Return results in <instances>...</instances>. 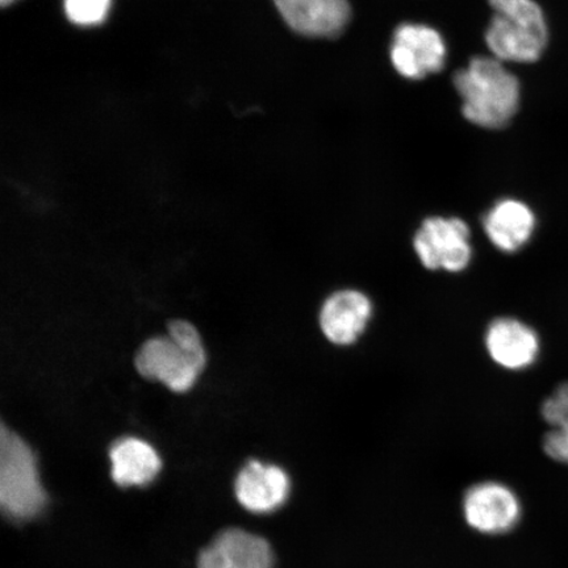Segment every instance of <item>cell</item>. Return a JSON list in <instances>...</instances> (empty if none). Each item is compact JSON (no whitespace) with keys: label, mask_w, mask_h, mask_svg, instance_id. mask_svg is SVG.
Here are the masks:
<instances>
[{"label":"cell","mask_w":568,"mask_h":568,"mask_svg":"<svg viewBox=\"0 0 568 568\" xmlns=\"http://www.w3.org/2000/svg\"><path fill=\"white\" fill-rule=\"evenodd\" d=\"M286 24L312 39H335L352 19L349 0H274Z\"/></svg>","instance_id":"cell-10"},{"label":"cell","mask_w":568,"mask_h":568,"mask_svg":"<svg viewBox=\"0 0 568 568\" xmlns=\"http://www.w3.org/2000/svg\"><path fill=\"white\" fill-rule=\"evenodd\" d=\"M374 316L371 296L357 288L332 293L318 312V326L329 344L347 347L365 335Z\"/></svg>","instance_id":"cell-7"},{"label":"cell","mask_w":568,"mask_h":568,"mask_svg":"<svg viewBox=\"0 0 568 568\" xmlns=\"http://www.w3.org/2000/svg\"><path fill=\"white\" fill-rule=\"evenodd\" d=\"M454 87L468 122L487 130L507 126L520 105V83L495 57H474L454 75Z\"/></svg>","instance_id":"cell-1"},{"label":"cell","mask_w":568,"mask_h":568,"mask_svg":"<svg viewBox=\"0 0 568 568\" xmlns=\"http://www.w3.org/2000/svg\"><path fill=\"white\" fill-rule=\"evenodd\" d=\"M414 251L430 272L464 273L474 257L470 226L458 217L426 219L415 233Z\"/></svg>","instance_id":"cell-5"},{"label":"cell","mask_w":568,"mask_h":568,"mask_svg":"<svg viewBox=\"0 0 568 568\" xmlns=\"http://www.w3.org/2000/svg\"><path fill=\"white\" fill-rule=\"evenodd\" d=\"M485 346L494 364L510 372L536 364L541 351L537 332L515 317H497L487 326Z\"/></svg>","instance_id":"cell-11"},{"label":"cell","mask_w":568,"mask_h":568,"mask_svg":"<svg viewBox=\"0 0 568 568\" xmlns=\"http://www.w3.org/2000/svg\"><path fill=\"white\" fill-rule=\"evenodd\" d=\"M272 545L239 528L225 529L199 554L197 568H274Z\"/></svg>","instance_id":"cell-12"},{"label":"cell","mask_w":568,"mask_h":568,"mask_svg":"<svg viewBox=\"0 0 568 568\" xmlns=\"http://www.w3.org/2000/svg\"><path fill=\"white\" fill-rule=\"evenodd\" d=\"M544 420L550 430L544 438L546 456L568 465V382L562 383L542 404Z\"/></svg>","instance_id":"cell-15"},{"label":"cell","mask_w":568,"mask_h":568,"mask_svg":"<svg viewBox=\"0 0 568 568\" xmlns=\"http://www.w3.org/2000/svg\"><path fill=\"white\" fill-rule=\"evenodd\" d=\"M16 2L17 0H0V3H2L3 7H9Z\"/></svg>","instance_id":"cell-17"},{"label":"cell","mask_w":568,"mask_h":568,"mask_svg":"<svg viewBox=\"0 0 568 568\" xmlns=\"http://www.w3.org/2000/svg\"><path fill=\"white\" fill-rule=\"evenodd\" d=\"M234 494L247 513L268 515L286 504L291 480L281 466L253 459L241 468L234 480Z\"/></svg>","instance_id":"cell-9"},{"label":"cell","mask_w":568,"mask_h":568,"mask_svg":"<svg viewBox=\"0 0 568 568\" xmlns=\"http://www.w3.org/2000/svg\"><path fill=\"white\" fill-rule=\"evenodd\" d=\"M168 332V336L145 341L134 358V365L144 378L161 382L174 393H186L204 371L207 354L193 324L173 320Z\"/></svg>","instance_id":"cell-2"},{"label":"cell","mask_w":568,"mask_h":568,"mask_svg":"<svg viewBox=\"0 0 568 568\" xmlns=\"http://www.w3.org/2000/svg\"><path fill=\"white\" fill-rule=\"evenodd\" d=\"M111 477L119 487H145L159 477L162 460L151 444L125 437L110 450Z\"/></svg>","instance_id":"cell-14"},{"label":"cell","mask_w":568,"mask_h":568,"mask_svg":"<svg viewBox=\"0 0 568 568\" xmlns=\"http://www.w3.org/2000/svg\"><path fill=\"white\" fill-rule=\"evenodd\" d=\"M464 513L470 527L485 535H503L513 530L521 517L517 495L497 481H483L465 495Z\"/></svg>","instance_id":"cell-8"},{"label":"cell","mask_w":568,"mask_h":568,"mask_svg":"<svg viewBox=\"0 0 568 568\" xmlns=\"http://www.w3.org/2000/svg\"><path fill=\"white\" fill-rule=\"evenodd\" d=\"M48 495L38 460L23 438L2 425L0 430V507L13 523L34 520L44 513Z\"/></svg>","instance_id":"cell-3"},{"label":"cell","mask_w":568,"mask_h":568,"mask_svg":"<svg viewBox=\"0 0 568 568\" xmlns=\"http://www.w3.org/2000/svg\"><path fill=\"white\" fill-rule=\"evenodd\" d=\"M494 18L486 31L489 52L501 62L528 63L548 44V24L535 0H488Z\"/></svg>","instance_id":"cell-4"},{"label":"cell","mask_w":568,"mask_h":568,"mask_svg":"<svg viewBox=\"0 0 568 568\" xmlns=\"http://www.w3.org/2000/svg\"><path fill=\"white\" fill-rule=\"evenodd\" d=\"M71 23L81 27L102 24L111 9V0H63Z\"/></svg>","instance_id":"cell-16"},{"label":"cell","mask_w":568,"mask_h":568,"mask_svg":"<svg viewBox=\"0 0 568 568\" xmlns=\"http://www.w3.org/2000/svg\"><path fill=\"white\" fill-rule=\"evenodd\" d=\"M446 54L442 33L429 26L415 23H404L397 28L389 49L390 61L397 73L414 81L442 71Z\"/></svg>","instance_id":"cell-6"},{"label":"cell","mask_w":568,"mask_h":568,"mask_svg":"<svg viewBox=\"0 0 568 568\" xmlns=\"http://www.w3.org/2000/svg\"><path fill=\"white\" fill-rule=\"evenodd\" d=\"M536 225L535 212L516 199H503L483 217V230L489 243L508 254L521 251L529 243Z\"/></svg>","instance_id":"cell-13"}]
</instances>
